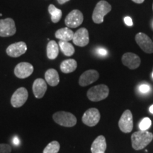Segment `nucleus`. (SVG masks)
<instances>
[{
    "mask_svg": "<svg viewBox=\"0 0 153 153\" xmlns=\"http://www.w3.org/2000/svg\"><path fill=\"white\" fill-rule=\"evenodd\" d=\"M11 148L8 144H0V153H11Z\"/></svg>",
    "mask_w": 153,
    "mask_h": 153,
    "instance_id": "nucleus-26",
    "label": "nucleus"
},
{
    "mask_svg": "<svg viewBox=\"0 0 153 153\" xmlns=\"http://www.w3.org/2000/svg\"><path fill=\"white\" fill-rule=\"evenodd\" d=\"M149 111H150V112L151 113V114H153V105H152V106L150 107V108H149Z\"/></svg>",
    "mask_w": 153,
    "mask_h": 153,
    "instance_id": "nucleus-32",
    "label": "nucleus"
},
{
    "mask_svg": "<svg viewBox=\"0 0 153 153\" xmlns=\"http://www.w3.org/2000/svg\"><path fill=\"white\" fill-rule=\"evenodd\" d=\"M111 11V5L105 0H101L96 5L92 14V20L95 24L104 22V18Z\"/></svg>",
    "mask_w": 153,
    "mask_h": 153,
    "instance_id": "nucleus-2",
    "label": "nucleus"
},
{
    "mask_svg": "<svg viewBox=\"0 0 153 153\" xmlns=\"http://www.w3.org/2000/svg\"><path fill=\"white\" fill-rule=\"evenodd\" d=\"M119 128L123 133H131L133 128V114L130 110H126L123 113L119 121H118Z\"/></svg>",
    "mask_w": 153,
    "mask_h": 153,
    "instance_id": "nucleus-8",
    "label": "nucleus"
},
{
    "mask_svg": "<svg viewBox=\"0 0 153 153\" xmlns=\"http://www.w3.org/2000/svg\"><path fill=\"white\" fill-rule=\"evenodd\" d=\"M152 125V121L149 118H144L141 120L140 123L139 124V128L140 131H147L150 128Z\"/></svg>",
    "mask_w": 153,
    "mask_h": 153,
    "instance_id": "nucleus-25",
    "label": "nucleus"
},
{
    "mask_svg": "<svg viewBox=\"0 0 153 153\" xmlns=\"http://www.w3.org/2000/svg\"><path fill=\"white\" fill-rule=\"evenodd\" d=\"M99 74L97 70H89L84 72L80 76L79 79V84L82 87H87V86L94 83L99 79Z\"/></svg>",
    "mask_w": 153,
    "mask_h": 153,
    "instance_id": "nucleus-14",
    "label": "nucleus"
},
{
    "mask_svg": "<svg viewBox=\"0 0 153 153\" xmlns=\"http://www.w3.org/2000/svg\"><path fill=\"white\" fill-rule=\"evenodd\" d=\"M132 1H133V2L136 3V4H142L144 2L145 0H132Z\"/></svg>",
    "mask_w": 153,
    "mask_h": 153,
    "instance_id": "nucleus-31",
    "label": "nucleus"
},
{
    "mask_svg": "<svg viewBox=\"0 0 153 153\" xmlns=\"http://www.w3.org/2000/svg\"><path fill=\"white\" fill-rule=\"evenodd\" d=\"M135 41L140 48L146 53H153V41L144 33H138L135 36Z\"/></svg>",
    "mask_w": 153,
    "mask_h": 153,
    "instance_id": "nucleus-10",
    "label": "nucleus"
},
{
    "mask_svg": "<svg viewBox=\"0 0 153 153\" xmlns=\"http://www.w3.org/2000/svg\"><path fill=\"white\" fill-rule=\"evenodd\" d=\"M73 43L79 47H85L89 43V31L86 28H81L74 33Z\"/></svg>",
    "mask_w": 153,
    "mask_h": 153,
    "instance_id": "nucleus-12",
    "label": "nucleus"
},
{
    "mask_svg": "<svg viewBox=\"0 0 153 153\" xmlns=\"http://www.w3.org/2000/svg\"><path fill=\"white\" fill-rule=\"evenodd\" d=\"M74 32L68 27L60 28L55 32V36L57 39H60V41H70L73 39Z\"/></svg>",
    "mask_w": 153,
    "mask_h": 153,
    "instance_id": "nucleus-19",
    "label": "nucleus"
},
{
    "mask_svg": "<svg viewBox=\"0 0 153 153\" xmlns=\"http://www.w3.org/2000/svg\"><path fill=\"white\" fill-rule=\"evenodd\" d=\"M16 32L14 21L11 18L0 20V36L9 37L14 36Z\"/></svg>",
    "mask_w": 153,
    "mask_h": 153,
    "instance_id": "nucleus-6",
    "label": "nucleus"
},
{
    "mask_svg": "<svg viewBox=\"0 0 153 153\" xmlns=\"http://www.w3.org/2000/svg\"><path fill=\"white\" fill-rule=\"evenodd\" d=\"M101 115L99 111L96 108H91L85 112L82 118V120L85 125L89 127H93L98 124Z\"/></svg>",
    "mask_w": 153,
    "mask_h": 153,
    "instance_id": "nucleus-5",
    "label": "nucleus"
},
{
    "mask_svg": "<svg viewBox=\"0 0 153 153\" xmlns=\"http://www.w3.org/2000/svg\"><path fill=\"white\" fill-rule=\"evenodd\" d=\"M27 51V45L23 41L17 42L8 46L7 48V54L12 57H19L24 55Z\"/></svg>",
    "mask_w": 153,
    "mask_h": 153,
    "instance_id": "nucleus-13",
    "label": "nucleus"
},
{
    "mask_svg": "<svg viewBox=\"0 0 153 153\" xmlns=\"http://www.w3.org/2000/svg\"><path fill=\"white\" fill-rule=\"evenodd\" d=\"M53 118L55 123L64 127H73L76 123V118L70 112H56L53 114Z\"/></svg>",
    "mask_w": 153,
    "mask_h": 153,
    "instance_id": "nucleus-4",
    "label": "nucleus"
},
{
    "mask_svg": "<svg viewBox=\"0 0 153 153\" xmlns=\"http://www.w3.org/2000/svg\"><path fill=\"white\" fill-rule=\"evenodd\" d=\"M47 90V83L43 79L38 78L33 84V92L36 98L41 99Z\"/></svg>",
    "mask_w": 153,
    "mask_h": 153,
    "instance_id": "nucleus-16",
    "label": "nucleus"
},
{
    "mask_svg": "<svg viewBox=\"0 0 153 153\" xmlns=\"http://www.w3.org/2000/svg\"><path fill=\"white\" fill-rule=\"evenodd\" d=\"M139 90L141 93H147L150 91V87L148 85H141L139 87Z\"/></svg>",
    "mask_w": 153,
    "mask_h": 153,
    "instance_id": "nucleus-27",
    "label": "nucleus"
},
{
    "mask_svg": "<svg viewBox=\"0 0 153 153\" xmlns=\"http://www.w3.org/2000/svg\"><path fill=\"white\" fill-rule=\"evenodd\" d=\"M60 148V143L57 141H52L45 147L43 153H57Z\"/></svg>",
    "mask_w": 153,
    "mask_h": 153,
    "instance_id": "nucleus-24",
    "label": "nucleus"
},
{
    "mask_svg": "<svg viewBox=\"0 0 153 153\" xmlns=\"http://www.w3.org/2000/svg\"><path fill=\"white\" fill-rule=\"evenodd\" d=\"M77 68V62L74 59H68L62 61L60 64V70L63 73L68 74L74 72Z\"/></svg>",
    "mask_w": 153,
    "mask_h": 153,
    "instance_id": "nucleus-20",
    "label": "nucleus"
},
{
    "mask_svg": "<svg viewBox=\"0 0 153 153\" xmlns=\"http://www.w3.org/2000/svg\"><path fill=\"white\" fill-rule=\"evenodd\" d=\"M153 134L147 131H139L131 135L132 147L134 150H140L152 142Z\"/></svg>",
    "mask_w": 153,
    "mask_h": 153,
    "instance_id": "nucleus-1",
    "label": "nucleus"
},
{
    "mask_svg": "<svg viewBox=\"0 0 153 153\" xmlns=\"http://www.w3.org/2000/svg\"><path fill=\"white\" fill-rule=\"evenodd\" d=\"M107 145L106 138L104 135H99L96 138L91 146V153H104Z\"/></svg>",
    "mask_w": 153,
    "mask_h": 153,
    "instance_id": "nucleus-17",
    "label": "nucleus"
},
{
    "mask_svg": "<svg viewBox=\"0 0 153 153\" xmlns=\"http://www.w3.org/2000/svg\"><path fill=\"white\" fill-rule=\"evenodd\" d=\"M97 52H98L99 55H102V56H104V55H107V51L104 48H99L97 50Z\"/></svg>",
    "mask_w": 153,
    "mask_h": 153,
    "instance_id": "nucleus-29",
    "label": "nucleus"
},
{
    "mask_svg": "<svg viewBox=\"0 0 153 153\" xmlns=\"http://www.w3.org/2000/svg\"><path fill=\"white\" fill-rule=\"evenodd\" d=\"M84 21L83 14L77 9L70 11L65 19V24L68 28H76L82 24Z\"/></svg>",
    "mask_w": 153,
    "mask_h": 153,
    "instance_id": "nucleus-7",
    "label": "nucleus"
},
{
    "mask_svg": "<svg viewBox=\"0 0 153 153\" xmlns=\"http://www.w3.org/2000/svg\"><path fill=\"white\" fill-rule=\"evenodd\" d=\"M45 79L51 87H55L60 82V76L58 72L55 69H49L45 73Z\"/></svg>",
    "mask_w": 153,
    "mask_h": 153,
    "instance_id": "nucleus-18",
    "label": "nucleus"
},
{
    "mask_svg": "<svg viewBox=\"0 0 153 153\" xmlns=\"http://www.w3.org/2000/svg\"><path fill=\"white\" fill-rule=\"evenodd\" d=\"M152 77H153V72H152Z\"/></svg>",
    "mask_w": 153,
    "mask_h": 153,
    "instance_id": "nucleus-34",
    "label": "nucleus"
},
{
    "mask_svg": "<svg viewBox=\"0 0 153 153\" xmlns=\"http://www.w3.org/2000/svg\"><path fill=\"white\" fill-rule=\"evenodd\" d=\"M48 11L51 16V21L53 23L56 24L60 22L62 16V12L61 9H57L53 4H50L48 7Z\"/></svg>",
    "mask_w": 153,
    "mask_h": 153,
    "instance_id": "nucleus-22",
    "label": "nucleus"
},
{
    "mask_svg": "<svg viewBox=\"0 0 153 153\" xmlns=\"http://www.w3.org/2000/svg\"><path fill=\"white\" fill-rule=\"evenodd\" d=\"M28 97L27 89L24 87H20L13 94L11 99V104L14 108H19L26 102Z\"/></svg>",
    "mask_w": 153,
    "mask_h": 153,
    "instance_id": "nucleus-9",
    "label": "nucleus"
},
{
    "mask_svg": "<svg viewBox=\"0 0 153 153\" xmlns=\"http://www.w3.org/2000/svg\"><path fill=\"white\" fill-rule=\"evenodd\" d=\"M57 2H58L60 4H64L65 3L68 2V1H70V0H57Z\"/></svg>",
    "mask_w": 153,
    "mask_h": 153,
    "instance_id": "nucleus-30",
    "label": "nucleus"
},
{
    "mask_svg": "<svg viewBox=\"0 0 153 153\" xmlns=\"http://www.w3.org/2000/svg\"><path fill=\"white\" fill-rule=\"evenodd\" d=\"M47 56L50 60H55L59 54V47L55 41H51L47 45Z\"/></svg>",
    "mask_w": 153,
    "mask_h": 153,
    "instance_id": "nucleus-21",
    "label": "nucleus"
},
{
    "mask_svg": "<svg viewBox=\"0 0 153 153\" xmlns=\"http://www.w3.org/2000/svg\"><path fill=\"white\" fill-rule=\"evenodd\" d=\"M152 10H153V4H152Z\"/></svg>",
    "mask_w": 153,
    "mask_h": 153,
    "instance_id": "nucleus-33",
    "label": "nucleus"
},
{
    "mask_svg": "<svg viewBox=\"0 0 153 153\" xmlns=\"http://www.w3.org/2000/svg\"><path fill=\"white\" fill-rule=\"evenodd\" d=\"M33 72V67L28 62L19 63L14 68V74L19 79H25L30 76Z\"/></svg>",
    "mask_w": 153,
    "mask_h": 153,
    "instance_id": "nucleus-11",
    "label": "nucleus"
},
{
    "mask_svg": "<svg viewBox=\"0 0 153 153\" xmlns=\"http://www.w3.org/2000/svg\"><path fill=\"white\" fill-rule=\"evenodd\" d=\"M124 22L125 24L128 26H133V21H132V19L129 16H126L124 18Z\"/></svg>",
    "mask_w": 153,
    "mask_h": 153,
    "instance_id": "nucleus-28",
    "label": "nucleus"
},
{
    "mask_svg": "<svg viewBox=\"0 0 153 153\" xmlns=\"http://www.w3.org/2000/svg\"><path fill=\"white\" fill-rule=\"evenodd\" d=\"M122 62L131 70H135L140 66L141 60L138 55L133 53H126L122 56Z\"/></svg>",
    "mask_w": 153,
    "mask_h": 153,
    "instance_id": "nucleus-15",
    "label": "nucleus"
},
{
    "mask_svg": "<svg viewBox=\"0 0 153 153\" xmlns=\"http://www.w3.org/2000/svg\"><path fill=\"white\" fill-rule=\"evenodd\" d=\"M109 89L105 85H99L90 88L87 91V97L91 101H100L108 97Z\"/></svg>",
    "mask_w": 153,
    "mask_h": 153,
    "instance_id": "nucleus-3",
    "label": "nucleus"
},
{
    "mask_svg": "<svg viewBox=\"0 0 153 153\" xmlns=\"http://www.w3.org/2000/svg\"><path fill=\"white\" fill-rule=\"evenodd\" d=\"M59 46H60L61 51L65 56H72L74 53V48L71 43L68 41H59Z\"/></svg>",
    "mask_w": 153,
    "mask_h": 153,
    "instance_id": "nucleus-23",
    "label": "nucleus"
}]
</instances>
